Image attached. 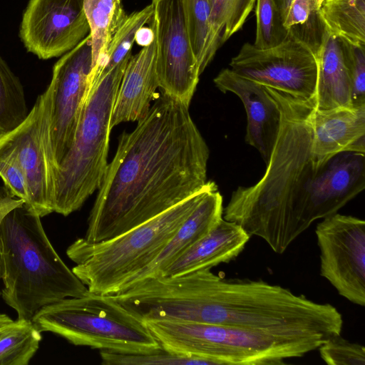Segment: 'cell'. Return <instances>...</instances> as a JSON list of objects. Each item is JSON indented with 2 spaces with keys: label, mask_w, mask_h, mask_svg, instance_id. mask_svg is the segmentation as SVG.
<instances>
[{
  "label": "cell",
  "mask_w": 365,
  "mask_h": 365,
  "mask_svg": "<svg viewBox=\"0 0 365 365\" xmlns=\"http://www.w3.org/2000/svg\"><path fill=\"white\" fill-rule=\"evenodd\" d=\"M266 88L281 113L266 171L256 184L240 186L232 192L222 217L282 254L319 220L315 186L329 159H322L312 150L311 116L315 100H298Z\"/></svg>",
  "instance_id": "cell-2"
},
{
  "label": "cell",
  "mask_w": 365,
  "mask_h": 365,
  "mask_svg": "<svg viewBox=\"0 0 365 365\" xmlns=\"http://www.w3.org/2000/svg\"><path fill=\"white\" fill-rule=\"evenodd\" d=\"M215 184L208 181L186 200L113 238L98 242L78 238L66 250L76 263L73 272L90 292H118L129 278L154 260Z\"/></svg>",
  "instance_id": "cell-4"
},
{
  "label": "cell",
  "mask_w": 365,
  "mask_h": 365,
  "mask_svg": "<svg viewBox=\"0 0 365 365\" xmlns=\"http://www.w3.org/2000/svg\"><path fill=\"white\" fill-rule=\"evenodd\" d=\"M131 56L95 80L88 91L73 141L53 169L55 212L66 217L77 211L101 187L108 165L112 111Z\"/></svg>",
  "instance_id": "cell-5"
},
{
  "label": "cell",
  "mask_w": 365,
  "mask_h": 365,
  "mask_svg": "<svg viewBox=\"0 0 365 365\" xmlns=\"http://www.w3.org/2000/svg\"><path fill=\"white\" fill-rule=\"evenodd\" d=\"M88 34L83 0H29L19 28L27 51L42 60L63 56Z\"/></svg>",
  "instance_id": "cell-13"
},
{
  "label": "cell",
  "mask_w": 365,
  "mask_h": 365,
  "mask_svg": "<svg viewBox=\"0 0 365 365\" xmlns=\"http://www.w3.org/2000/svg\"><path fill=\"white\" fill-rule=\"evenodd\" d=\"M212 43L217 51L242 29L256 0H209Z\"/></svg>",
  "instance_id": "cell-26"
},
{
  "label": "cell",
  "mask_w": 365,
  "mask_h": 365,
  "mask_svg": "<svg viewBox=\"0 0 365 365\" xmlns=\"http://www.w3.org/2000/svg\"><path fill=\"white\" fill-rule=\"evenodd\" d=\"M14 320L5 314H0V327L9 325Z\"/></svg>",
  "instance_id": "cell-34"
},
{
  "label": "cell",
  "mask_w": 365,
  "mask_h": 365,
  "mask_svg": "<svg viewBox=\"0 0 365 365\" xmlns=\"http://www.w3.org/2000/svg\"><path fill=\"white\" fill-rule=\"evenodd\" d=\"M14 323V321L13 323H11L9 325H6V326L0 327V339L9 331V330L13 326Z\"/></svg>",
  "instance_id": "cell-35"
},
{
  "label": "cell",
  "mask_w": 365,
  "mask_h": 365,
  "mask_svg": "<svg viewBox=\"0 0 365 365\" xmlns=\"http://www.w3.org/2000/svg\"><path fill=\"white\" fill-rule=\"evenodd\" d=\"M209 155L189 107L162 93L135 128L118 137L83 238L117 237L199 192L208 182Z\"/></svg>",
  "instance_id": "cell-1"
},
{
  "label": "cell",
  "mask_w": 365,
  "mask_h": 365,
  "mask_svg": "<svg viewBox=\"0 0 365 365\" xmlns=\"http://www.w3.org/2000/svg\"><path fill=\"white\" fill-rule=\"evenodd\" d=\"M41 339V331L31 320L16 319L0 339V365H28Z\"/></svg>",
  "instance_id": "cell-25"
},
{
  "label": "cell",
  "mask_w": 365,
  "mask_h": 365,
  "mask_svg": "<svg viewBox=\"0 0 365 365\" xmlns=\"http://www.w3.org/2000/svg\"><path fill=\"white\" fill-rule=\"evenodd\" d=\"M192 48L201 74L214 58L209 0H182Z\"/></svg>",
  "instance_id": "cell-23"
},
{
  "label": "cell",
  "mask_w": 365,
  "mask_h": 365,
  "mask_svg": "<svg viewBox=\"0 0 365 365\" xmlns=\"http://www.w3.org/2000/svg\"><path fill=\"white\" fill-rule=\"evenodd\" d=\"M321 359L329 365H365V348L341 334L327 337L318 347Z\"/></svg>",
  "instance_id": "cell-30"
},
{
  "label": "cell",
  "mask_w": 365,
  "mask_h": 365,
  "mask_svg": "<svg viewBox=\"0 0 365 365\" xmlns=\"http://www.w3.org/2000/svg\"><path fill=\"white\" fill-rule=\"evenodd\" d=\"M315 108L351 107V85L341 39L327 31L319 53Z\"/></svg>",
  "instance_id": "cell-19"
},
{
  "label": "cell",
  "mask_w": 365,
  "mask_h": 365,
  "mask_svg": "<svg viewBox=\"0 0 365 365\" xmlns=\"http://www.w3.org/2000/svg\"><path fill=\"white\" fill-rule=\"evenodd\" d=\"M155 39V31L152 26H142L140 28L135 36V41L140 46L145 47L150 45Z\"/></svg>",
  "instance_id": "cell-33"
},
{
  "label": "cell",
  "mask_w": 365,
  "mask_h": 365,
  "mask_svg": "<svg viewBox=\"0 0 365 365\" xmlns=\"http://www.w3.org/2000/svg\"><path fill=\"white\" fill-rule=\"evenodd\" d=\"M341 41L351 80V105H365V48L356 46L343 39Z\"/></svg>",
  "instance_id": "cell-31"
},
{
  "label": "cell",
  "mask_w": 365,
  "mask_h": 365,
  "mask_svg": "<svg viewBox=\"0 0 365 365\" xmlns=\"http://www.w3.org/2000/svg\"><path fill=\"white\" fill-rule=\"evenodd\" d=\"M222 196L215 184L205 193L192 213L154 260L129 278L122 289L136 281L159 275L189 247L207 235L222 219Z\"/></svg>",
  "instance_id": "cell-17"
},
{
  "label": "cell",
  "mask_w": 365,
  "mask_h": 365,
  "mask_svg": "<svg viewBox=\"0 0 365 365\" xmlns=\"http://www.w3.org/2000/svg\"><path fill=\"white\" fill-rule=\"evenodd\" d=\"M31 321L40 331L54 333L76 346L126 353L159 346L145 322L106 294L88 292L62 299L43 307Z\"/></svg>",
  "instance_id": "cell-7"
},
{
  "label": "cell",
  "mask_w": 365,
  "mask_h": 365,
  "mask_svg": "<svg viewBox=\"0 0 365 365\" xmlns=\"http://www.w3.org/2000/svg\"><path fill=\"white\" fill-rule=\"evenodd\" d=\"M159 88L156 71V41L131 56L118 87L110 120L111 130L121 123L143 118Z\"/></svg>",
  "instance_id": "cell-15"
},
{
  "label": "cell",
  "mask_w": 365,
  "mask_h": 365,
  "mask_svg": "<svg viewBox=\"0 0 365 365\" xmlns=\"http://www.w3.org/2000/svg\"><path fill=\"white\" fill-rule=\"evenodd\" d=\"M214 83L220 91L233 93L242 101L247 117L245 141L259 152L267 163L281 123L277 103L264 86L242 77L230 68L222 70Z\"/></svg>",
  "instance_id": "cell-14"
},
{
  "label": "cell",
  "mask_w": 365,
  "mask_h": 365,
  "mask_svg": "<svg viewBox=\"0 0 365 365\" xmlns=\"http://www.w3.org/2000/svg\"><path fill=\"white\" fill-rule=\"evenodd\" d=\"M319 13L329 34L365 48V0H324Z\"/></svg>",
  "instance_id": "cell-22"
},
{
  "label": "cell",
  "mask_w": 365,
  "mask_h": 365,
  "mask_svg": "<svg viewBox=\"0 0 365 365\" xmlns=\"http://www.w3.org/2000/svg\"><path fill=\"white\" fill-rule=\"evenodd\" d=\"M159 1V0H152V3H153V4H155V3H156L157 1Z\"/></svg>",
  "instance_id": "cell-36"
},
{
  "label": "cell",
  "mask_w": 365,
  "mask_h": 365,
  "mask_svg": "<svg viewBox=\"0 0 365 365\" xmlns=\"http://www.w3.org/2000/svg\"><path fill=\"white\" fill-rule=\"evenodd\" d=\"M100 355L101 364L104 365H217L212 360L179 354L160 344L156 348L145 351L126 353L101 350Z\"/></svg>",
  "instance_id": "cell-28"
},
{
  "label": "cell",
  "mask_w": 365,
  "mask_h": 365,
  "mask_svg": "<svg viewBox=\"0 0 365 365\" xmlns=\"http://www.w3.org/2000/svg\"><path fill=\"white\" fill-rule=\"evenodd\" d=\"M0 177L12 195L29 203L26 178L16 160L11 155L0 153Z\"/></svg>",
  "instance_id": "cell-32"
},
{
  "label": "cell",
  "mask_w": 365,
  "mask_h": 365,
  "mask_svg": "<svg viewBox=\"0 0 365 365\" xmlns=\"http://www.w3.org/2000/svg\"><path fill=\"white\" fill-rule=\"evenodd\" d=\"M320 275L339 295L365 306V222L335 213L318 223Z\"/></svg>",
  "instance_id": "cell-11"
},
{
  "label": "cell",
  "mask_w": 365,
  "mask_h": 365,
  "mask_svg": "<svg viewBox=\"0 0 365 365\" xmlns=\"http://www.w3.org/2000/svg\"><path fill=\"white\" fill-rule=\"evenodd\" d=\"M51 89L39 95L26 119L0 135V153L13 156L26 180L29 204L43 217L54 212V182L49 143Z\"/></svg>",
  "instance_id": "cell-9"
},
{
  "label": "cell",
  "mask_w": 365,
  "mask_h": 365,
  "mask_svg": "<svg viewBox=\"0 0 365 365\" xmlns=\"http://www.w3.org/2000/svg\"><path fill=\"white\" fill-rule=\"evenodd\" d=\"M324 0H275L288 36L302 43L317 57L327 31L319 9Z\"/></svg>",
  "instance_id": "cell-21"
},
{
  "label": "cell",
  "mask_w": 365,
  "mask_h": 365,
  "mask_svg": "<svg viewBox=\"0 0 365 365\" xmlns=\"http://www.w3.org/2000/svg\"><path fill=\"white\" fill-rule=\"evenodd\" d=\"M29 112L23 86L0 55V135L19 125Z\"/></svg>",
  "instance_id": "cell-24"
},
{
  "label": "cell",
  "mask_w": 365,
  "mask_h": 365,
  "mask_svg": "<svg viewBox=\"0 0 365 365\" xmlns=\"http://www.w3.org/2000/svg\"><path fill=\"white\" fill-rule=\"evenodd\" d=\"M92 46L88 34L53 67L49 104V143L53 169L69 150L91 88Z\"/></svg>",
  "instance_id": "cell-10"
},
{
  "label": "cell",
  "mask_w": 365,
  "mask_h": 365,
  "mask_svg": "<svg viewBox=\"0 0 365 365\" xmlns=\"http://www.w3.org/2000/svg\"><path fill=\"white\" fill-rule=\"evenodd\" d=\"M158 342L173 351L217 365H277L320 346V337H283L230 326L176 321L145 322Z\"/></svg>",
  "instance_id": "cell-6"
},
{
  "label": "cell",
  "mask_w": 365,
  "mask_h": 365,
  "mask_svg": "<svg viewBox=\"0 0 365 365\" xmlns=\"http://www.w3.org/2000/svg\"><path fill=\"white\" fill-rule=\"evenodd\" d=\"M153 14L154 5L152 3L140 11L127 15L111 38L101 70L95 80L106 75L120 61L131 55L137 31L151 21Z\"/></svg>",
  "instance_id": "cell-27"
},
{
  "label": "cell",
  "mask_w": 365,
  "mask_h": 365,
  "mask_svg": "<svg viewBox=\"0 0 365 365\" xmlns=\"http://www.w3.org/2000/svg\"><path fill=\"white\" fill-rule=\"evenodd\" d=\"M92 46L91 86L100 73L112 36L127 14L122 0H83Z\"/></svg>",
  "instance_id": "cell-20"
},
{
  "label": "cell",
  "mask_w": 365,
  "mask_h": 365,
  "mask_svg": "<svg viewBox=\"0 0 365 365\" xmlns=\"http://www.w3.org/2000/svg\"><path fill=\"white\" fill-rule=\"evenodd\" d=\"M0 278L1 297L19 320H31L44 306L89 292L52 246L41 217L5 186L0 187Z\"/></svg>",
  "instance_id": "cell-3"
},
{
  "label": "cell",
  "mask_w": 365,
  "mask_h": 365,
  "mask_svg": "<svg viewBox=\"0 0 365 365\" xmlns=\"http://www.w3.org/2000/svg\"><path fill=\"white\" fill-rule=\"evenodd\" d=\"M151 26L156 41V71L163 93L187 107L200 76L187 31L182 0H159Z\"/></svg>",
  "instance_id": "cell-12"
},
{
  "label": "cell",
  "mask_w": 365,
  "mask_h": 365,
  "mask_svg": "<svg viewBox=\"0 0 365 365\" xmlns=\"http://www.w3.org/2000/svg\"><path fill=\"white\" fill-rule=\"evenodd\" d=\"M256 33L253 45L259 48L274 46L287 36L275 0H256Z\"/></svg>",
  "instance_id": "cell-29"
},
{
  "label": "cell",
  "mask_w": 365,
  "mask_h": 365,
  "mask_svg": "<svg viewBox=\"0 0 365 365\" xmlns=\"http://www.w3.org/2000/svg\"><path fill=\"white\" fill-rule=\"evenodd\" d=\"M250 237L239 225L222 217L159 275L176 277L228 263L242 252Z\"/></svg>",
  "instance_id": "cell-18"
},
{
  "label": "cell",
  "mask_w": 365,
  "mask_h": 365,
  "mask_svg": "<svg viewBox=\"0 0 365 365\" xmlns=\"http://www.w3.org/2000/svg\"><path fill=\"white\" fill-rule=\"evenodd\" d=\"M312 150L323 160L337 153H365V105L328 110L313 108Z\"/></svg>",
  "instance_id": "cell-16"
},
{
  "label": "cell",
  "mask_w": 365,
  "mask_h": 365,
  "mask_svg": "<svg viewBox=\"0 0 365 365\" xmlns=\"http://www.w3.org/2000/svg\"><path fill=\"white\" fill-rule=\"evenodd\" d=\"M230 66L237 75L294 98H316L317 58L308 47L290 36L267 48L245 43Z\"/></svg>",
  "instance_id": "cell-8"
}]
</instances>
